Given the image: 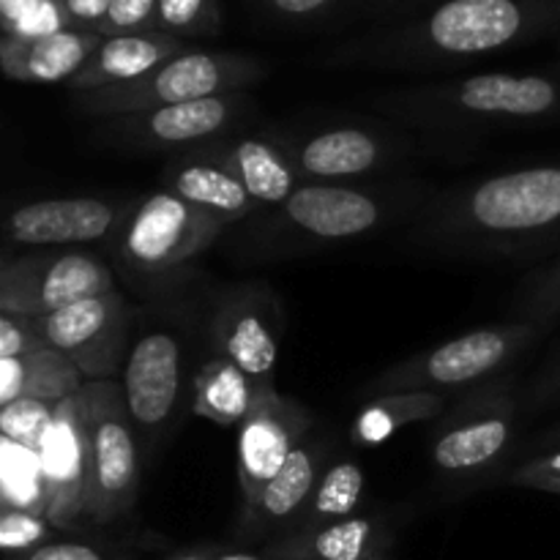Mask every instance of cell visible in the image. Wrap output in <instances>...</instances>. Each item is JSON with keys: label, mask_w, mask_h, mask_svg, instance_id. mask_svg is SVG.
Returning <instances> with one entry per match:
<instances>
[{"label": "cell", "mask_w": 560, "mask_h": 560, "mask_svg": "<svg viewBox=\"0 0 560 560\" xmlns=\"http://www.w3.org/2000/svg\"><path fill=\"white\" fill-rule=\"evenodd\" d=\"M36 452L47 476V520L58 530L80 528L91 501V454L77 397L58 405Z\"/></svg>", "instance_id": "obj_18"}, {"label": "cell", "mask_w": 560, "mask_h": 560, "mask_svg": "<svg viewBox=\"0 0 560 560\" xmlns=\"http://www.w3.org/2000/svg\"><path fill=\"white\" fill-rule=\"evenodd\" d=\"M560 33V0H438L320 55L328 69L448 71Z\"/></svg>", "instance_id": "obj_1"}, {"label": "cell", "mask_w": 560, "mask_h": 560, "mask_svg": "<svg viewBox=\"0 0 560 560\" xmlns=\"http://www.w3.org/2000/svg\"><path fill=\"white\" fill-rule=\"evenodd\" d=\"M446 402L448 394L432 392H397L372 397L355 413L353 424H350V441L364 448L381 446V443L392 441L405 427L441 419L446 413Z\"/></svg>", "instance_id": "obj_28"}, {"label": "cell", "mask_w": 560, "mask_h": 560, "mask_svg": "<svg viewBox=\"0 0 560 560\" xmlns=\"http://www.w3.org/2000/svg\"><path fill=\"white\" fill-rule=\"evenodd\" d=\"M257 386L224 355H211L191 381V413L217 427H238L257 399Z\"/></svg>", "instance_id": "obj_27"}, {"label": "cell", "mask_w": 560, "mask_h": 560, "mask_svg": "<svg viewBox=\"0 0 560 560\" xmlns=\"http://www.w3.org/2000/svg\"><path fill=\"white\" fill-rule=\"evenodd\" d=\"M547 326L530 320H512L501 326H485L463 334L438 348L416 353L388 366L366 386V397H383L397 392H474L495 381L512 361H517Z\"/></svg>", "instance_id": "obj_6"}, {"label": "cell", "mask_w": 560, "mask_h": 560, "mask_svg": "<svg viewBox=\"0 0 560 560\" xmlns=\"http://www.w3.org/2000/svg\"><path fill=\"white\" fill-rule=\"evenodd\" d=\"M159 31V0H109L96 33L104 38Z\"/></svg>", "instance_id": "obj_35"}, {"label": "cell", "mask_w": 560, "mask_h": 560, "mask_svg": "<svg viewBox=\"0 0 560 560\" xmlns=\"http://www.w3.org/2000/svg\"><path fill=\"white\" fill-rule=\"evenodd\" d=\"M42 334L33 326V317L0 312V359H20V355L47 350Z\"/></svg>", "instance_id": "obj_37"}, {"label": "cell", "mask_w": 560, "mask_h": 560, "mask_svg": "<svg viewBox=\"0 0 560 560\" xmlns=\"http://www.w3.org/2000/svg\"><path fill=\"white\" fill-rule=\"evenodd\" d=\"M430 195L419 180L301 184L282 206L233 228L230 246L244 260L268 262L350 244L410 224Z\"/></svg>", "instance_id": "obj_3"}, {"label": "cell", "mask_w": 560, "mask_h": 560, "mask_svg": "<svg viewBox=\"0 0 560 560\" xmlns=\"http://www.w3.org/2000/svg\"><path fill=\"white\" fill-rule=\"evenodd\" d=\"M506 485L560 495V448L541 452L536 454V457H530L528 463L517 465V468L506 476Z\"/></svg>", "instance_id": "obj_36"}, {"label": "cell", "mask_w": 560, "mask_h": 560, "mask_svg": "<svg viewBox=\"0 0 560 560\" xmlns=\"http://www.w3.org/2000/svg\"><path fill=\"white\" fill-rule=\"evenodd\" d=\"M541 448H547V452H552V448H560V427H556V430L545 432L539 441Z\"/></svg>", "instance_id": "obj_44"}, {"label": "cell", "mask_w": 560, "mask_h": 560, "mask_svg": "<svg viewBox=\"0 0 560 560\" xmlns=\"http://www.w3.org/2000/svg\"><path fill=\"white\" fill-rule=\"evenodd\" d=\"M222 27L219 0H159V31L175 38L213 36Z\"/></svg>", "instance_id": "obj_32"}, {"label": "cell", "mask_w": 560, "mask_h": 560, "mask_svg": "<svg viewBox=\"0 0 560 560\" xmlns=\"http://www.w3.org/2000/svg\"><path fill=\"white\" fill-rule=\"evenodd\" d=\"M5 560H118L115 552H109L107 547L93 545V541H49V545L36 547V550L25 552V556H14Z\"/></svg>", "instance_id": "obj_38"}, {"label": "cell", "mask_w": 560, "mask_h": 560, "mask_svg": "<svg viewBox=\"0 0 560 560\" xmlns=\"http://www.w3.org/2000/svg\"><path fill=\"white\" fill-rule=\"evenodd\" d=\"M266 60L255 55L191 47L135 82L71 93V107L88 118L113 120L148 109L173 107V104L244 93L266 80Z\"/></svg>", "instance_id": "obj_5"}, {"label": "cell", "mask_w": 560, "mask_h": 560, "mask_svg": "<svg viewBox=\"0 0 560 560\" xmlns=\"http://www.w3.org/2000/svg\"><path fill=\"white\" fill-rule=\"evenodd\" d=\"M159 189L173 191L180 200L211 213L228 230L238 228L241 222H246L257 211L249 191L244 189L235 170L224 159L219 140L191 148V151L175 153L167 167L162 170V186Z\"/></svg>", "instance_id": "obj_20"}, {"label": "cell", "mask_w": 560, "mask_h": 560, "mask_svg": "<svg viewBox=\"0 0 560 560\" xmlns=\"http://www.w3.org/2000/svg\"><path fill=\"white\" fill-rule=\"evenodd\" d=\"M58 405L60 402H42V399H14L9 405H0V438L38 448L44 432L52 424Z\"/></svg>", "instance_id": "obj_33"}, {"label": "cell", "mask_w": 560, "mask_h": 560, "mask_svg": "<svg viewBox=\"0 0 560 560\" xmlns=\"http://www.w3.org/2000/svg\"><path fill=\"white\" fill-rule=\"evenodd\" d=\"M186 49H191L189 42L162 31L104 38L102 47L93 52V58L82 66L80 74L66 88L71 93H85L98 91V88L126 85V82L151 74L153 69H159V66L167 63L175 55L186 52Z\"/></svg>", "instance_id": "obj_25"}, {"label": "cell", "mask_w": 560, "mask_h": 560, "mask_svg": "<svg viewBox=\"0 0 560 560\" xmlns=\"http://www.w3.org/2000/svg\"><path fill=\"white\" fill-rule=\"evenodd\" d=\"M126 408L140 438L142 457L151 463L173 438L186 408V348L178 331L151 326L131 342L120 372Z\"/></svg>", "instance_id": "obj_11"}, {"label": "cell", "mask_w": 560, "mask_h": 560, "mask_svg": "<svg viewBox=\"0 0 560 560\" xmlns=\"http://www.w3.org/2000/svg\"><path fill=\"white\" fill-rule=\"evenodd\" d=\"M331 441L328 438L306 435L299 443L284 468L262 487L260 495L244 506L241 534L244 536H284L295 528L304 509L310 506L317 481L326 474Z\"/></svg>", "instance_id": "obj_19"}, {"label": "cell", "mask_w": 560, "mask_h": 560, "mask_svg": "<svg viewBox=\"0 0 560 560\" xmlns=\"http://www.w3.org/2000/svg\"><path fill=\"white\" fill-rule=\"evenodd\" d=\"M44 342L63 353L85 381H118L131 348L129 304L118 290L33 317Z\"/></svg>", "instance_id": "obj_15"}, {"label": "cell", "mask_w": 560, "mask_h": 560, "mask_svg": "<svg viewBox=\"0 0 560 560\" xmlns=\"http://www.w3.org/2000/svg\"><path fill=\"white\" fill-rule=\"evenodd\" d=\"M44 0H0V16H3V33L14 31L33 9H38Z\"/></svg>", "instance_id": "obj_41"}, {"label": "cell", "mask_w": 560, "mask_h": 560, "mask_svg": "<svg viewBox=\"0 0 560 560\" xmlns=\"http://www.w3.org/2000/svg\"><path fill=\"white\" fill-rule=\"evenodd\" d=\"M262 25L282 31H339L370 22V27L405 20L438 0H244Z\"/></svg>", "instance_id": "obj_21"}, {"label": "cell", "mask_w": 560, "mask_h": 560, "mask_svg": "<svg viewBox=\"0 0 560 560\" xmlns=\"http://www.w3.org/2000/svg\"><path fill=\"white\" fill-rule=\"evenodd\" d=\"M104 36L91 31H60L42 38H11L3 36L0 44V63L9 80L25 85H69L82 66L102 47Z\"/></svg>", "instance_id": "obj_23"}, {"label": "cell", "mask_w": 560, "mask_h": 560, "mask_svg": "<svg viewBox=\"0 0 560 560\" xmlns=\"http://www.w3.org/2000/svg\"><path fill=\"white\" fill-rule=\"evenodd\" d=\"M55 525L44 514L0 506V550L5 558L25 556L36 547L55 541Z\"/></svg>", "instance_id": "obj_34"}, {"label": "cell", "mask_w": 560, "mask_h": 560, "mask_svg": "<svg viewBox=\"0 0 560 560\" xmlns=\"http://www.w3.org/2000/svg\"><path fill=\"white\" fill-rule=\"evenodd\" d=\"M230 230L211 213L156 189L135 202L124 228L115 235L120 266L140 279H164L184 271L208 246Z\"/></svg>", "instance_id": "obj_10"}, {"label": "cell", "mask_w": 560, "mask_h": 560, "mask_svg": "<svg viewBox=\"0 0 560 560\" xmlns=\"http://www.w3.org/2000/svg\"><path fill=\"white\" fill-rule=\"evenodd\" d=\"M364 485L366 476L359 463L353 459H339L326 468V474L317 481L315 492H312L310 506L304 509L301 520L295 523L293 530L320 528V525L339 523V520L355 517L364 501Z\"/></svg>", "instance_id": "obj_29"}, {"label": "cell", "mask_w": 560, "mask_h": 560, "mask_svg": "<svg viewBox=\"0 0 560 560\" xmlns=\"http://www.w3.org/2000/svg\"><path fill=\"white\" fill-rule=\"evenodd\" d=\"M135 202L109 197H49L16 206L5 219V235L11 244L36 249H69L80 244H96L107 235H118Z\"/></svg>", "instance_id": "obj_16"}, {"label": "cell", "mask_w": 560, "mask_h": 560, "mask_svg": "<svg viewBox=\"0 0 560 560\" xmlns=\"http://www.w3.org/2000/svg\"><path fill=\"white\" fill-rule=\"evenodd\" d=\"M0 506L47 517V476L36 448L0 438Z\"/></svg>", "instance_id": "obj_30"}, {"label": "cell", "mask_w": 560, "mask_h": 560, "mask_svg": "<svg viewBox=\"0 0 560 560\" xmlns=\"http://www.w3.org/2000/svg\"><path fill=\"white\" fill-rule=\"evenodd\" d=\"M91 454L88 523L115 525L137 512L142 481L140 438L131 424L120 381H88L77 394Z\"/></svg>", "instance_id": "obj_7"}, {"label": "cell", "mask_w": 560, "mask_h": 560, "mask_svg": "<svg viewBox=\"0 0 560 560\" xmlns=\"http://www.w3.org/2000/svg\"><path fill=\"white\" fill-rule=\"evenodd\" d=\"M211 560H268L260 556H252V552L244 550H230V547H206Z\"/></svg>", "instance_id": "obj_42"}, {"label": "cell", "mask_w": 560, "mask_h": 560, "mask_svg": "<svg viewBox=\"0 0 560 560\" xmlns=\"http://www.w3.org/2000/svg\"><path fill=\"white\" fill-rule=\"evenodd\" d=\"M82 372L58 350H36L20 359H0V405L14 399L63 402L85 386Z\"/></svg>", "instance_id": "obj_26"}, {"label": "cell", "mask_w": 560, "mask_h": 560, "mask_svg": "<svg viewBox=\"0 0 560 560\" xmlns=\"http://www.w3.org/2000/svg\"><path fill=\"white\" fill-rule=\"evenodd\" d=\"M312 410L295 399L282 397L277 388L257 394L249 416L238 424L235 454H238V485L246 503L255 501L262 487L284 468L290 454L312 432Z\"/></svg>", "instance_id": "obj_17"}, {"label": "cell", "mask_w": 560, "mask_h": 560, "mask_svg": "<svg viewBox=\"0 0 560 560\" xmlns=\"http://www.w3.org/2000/svg\"><path fill=\"white\" fill-rule=\"evenodd\" d=\"M514 315L547 328L560 320V260L536 268L523 279L514 295Z\"/></svg>", "instance_id": "obj_31"}, {"label": "cell", "mask_w": 560, "mask_h": 560, "mask_svg": "<svg viewBox=\"0 0 560 560\" xmlns=\"http://www.w3.org/2000/svg\"><path fill=\"white\" fill-rule=\"evenodd\" d=\"M383 118L419 135L463 140L495 131L530 129L560 118V74L485 71L375 93Z\"/></svg>", "instance_id": "obj_4"}, {"label": "cell", "mask_w": 560, "mask_h": 560, "mask_svg": "<svg viewBox=\"0 0 560 560\" xmlns=\"http://www.w3.org/2000/svg\"><path fill=\"white\" fill-rule=\"evenodd\" d=\"M394 528L375 514H355L320 528L290 530L268 545V560H392Z\"/></svg>", "instance_id": "obj_22"}, {"label": "cell", "mask_w": 560, "mask_h": 560, "mask_svg": "<svg viewBox=\"0 0 560 560\" xmlns=\"http://www.w3.org/2000/svg\"><path fill=\"white\" fill-rule=\"evenodd\" d=\"M219 145L257 211L282 206L301 186L299 170L273 129L260 135H230L219 140Z\"/></svg>", "instance_id": "obj_24"}, {"label": "cell", "mask_w": 560, "mask_h": 560, "mask_svg": "<svg viewBox=\"0 0 560 560\" xmlns=\"http://www.w3.org/2000/svg\"><path fill=\"white\" fill-rule=\"evenodd\" d=\"M556 402H560V350L541 366V372L534 377V383L528 386V394H525V408L530 413Z\"/></svg>", "instance_id": "obj_39"}, {"label": "cell", "mask_w": 560, "mask_h": 560, "mask_svg": "<svg viewBox=\"0 0 560 560\" xmlns=\"http://www.w3.org/2000/svg\"><path fill=\"white\" fill-rule=\"evenodd\" d=\"M164 560H211L208 550H178V552H170Z\"/></svg>", "instance_id": "obj_43"}, {"label": "cell", "mask_w": 560, "mask_h": 560, "mask_svg": "<svg viewBox=\"0 0 560 560\" xmlns=\"http://www.w3.org/2000/svg\"><path fill=\"white\" fill-rule=\"evenodd\" d=\"M520 405L501 381L465 394L430 432L432 468L454 485H474L490 476L517 441Z\"/></svg>", "instance_id": "obj_9"}, {"label": "cell", "mask_w": 560, "mask_h": 560, "mask_svg": "<svg viewBox=\"0 0 560 560\" xmlns=\"http://www.w3.org/2000/svg\"><path fill=\"white\" fill-rule=\"evenodd\" d=\"M113 290V268L91 252L36 249L0 262V312L9 315L44 317Z\"/></svg>", "instance_id": "obj_12"}, {"label": "cell", "mask_w": 560, "mask_h": 560, "mask_svg": "<svg viewBox=\"0 0 560 560\" xmlns=\"http://www.w3.org/2000/svg\"><path fill=\"white\" fill-rule=\"evenodd\" d=\"M301 184H359L413 156L419 140L394 120H339L306 129H273Z\"/></svg>", "instance_id": "obj_8"}, {"label": "cell", "mask_w": 560, "mask_h": 560, "mask_svg": "<svg viewBox=\"0 0 560 560\" xmlns=\"http://www.w3.org/2000/svg\"><path fill=\"white\" fill-rule=\"evenodd\" d=\"M58 3L69 20V27L91 33H96V25L109 9V0H58Z\"/></svg>", "instance_id": "obj_40"}, {"label": "cell", "mask_w": 560, "mask_h": 560, "mask_svg": "<svg viewBox=\"0 0 560 560\" xmlns=\"http://www.w3.org/2000/svg\"><path fill=\"white\" fill-rule=\"evenodd\" d=\"M284 315L277 295L262 282H241L219 293L208 317L213 355H224L249 375L257 392L273 386Z\"/></svg>", "instance_id": "obj_14"}, {"label": "cell", "mask_w": 560, "mask_h": 560, "mask_svg": "<svg viewBox=\"0 0 560 560\" xmlns=\"http://www.w3.org/2000/svg\"><path fill=\"white\" fill-rule=\"evenodd\" d=\"M255 98L249 93L200 98V102L173 104V107L148 109V113L124 115L104 120L98 137L109 145L129 153H184L208 142L224 140L235 126L252 115Z\"/></svg>", "instance_id": "obj_13"}, {"label": "cell", "mask_w": 560, "mask_h": 560, "mask_svg": "<svg viewBox=\"0 0 560 560\" xmlns=\"http://www.w3.org/2000/svg\"><path fill=\"white\" fill-rule=\"evenodd\" d=\"M408 241L452 257H528L560 249V162L432 191L408 224Z\"/></svg>", "instance_id": "obj_2"}]
</instances>
